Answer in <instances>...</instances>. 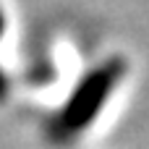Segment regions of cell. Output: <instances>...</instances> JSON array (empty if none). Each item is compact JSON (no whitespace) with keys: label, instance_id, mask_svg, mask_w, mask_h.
Here are the masks:
<instances>
[{"label":"cell","instance_id":"1","mask_svg":"<svg viewBox=\"0 0 149 149\" xmlns=\"http://www.w3.org/2000/svg\"><path fill=\"white\" fill-rule=\"evenodd\" d=\"M123 73V63L120 60H110L105 65H100L73 94V100L65 105V110L58 115L55 126H52V134L58 139H71L76 134H81L92 120L94 115L102 110L105 105V97L113 92V86L118 84Z\"/></svg>","mask_w":149,"mask_h":149},{"label":"cell","instance_id":"2","mask_svg":"<svg viewBox=\"0 0 149 149\" xmlns=\"http://www.w3.org/2000/svg\"><path fill=\"white\" fill-rule=\"evenodd\" d=\"M5 89H8V81H5V76H3V71H0V97L5 94Z\"/></svg>","mask_w":149,"mask_h":149},{"label":"cell","instance_id":"3","mask_svg":"<svg viewBox=\"0 0 149 149\" xmlns=\"http://www.w3.org/2000/svg\"><path fill=\"white\" fill-rule=\"evenodd\" d=\"M0 29H3V18H0Z\"/></svg>","mask_w":149,"mask_h":149}]
</instances>
